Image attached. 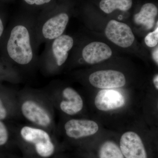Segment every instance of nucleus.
I'll list each match as a JSON object with an SVG mask.
<instances>
[{
    "label": "nucleus",
    "instance_id": "f3484780",
    "mask_svg": "<svg viewBox=\"0 0 158 158\" xmlns=\"http://www.w3.org/2000/svg\"><path fill=\"white\" fill-rule=\"evenodd\" d=\"M144 41L147 46L153 48L158 43V28L157 27L155 31L149 33L144 39Z\"/></svg>",
    "mask_w": 158,
    "mask_h": 158
},
{
    "label": "nucleus",
    "instance_id": "a211bd4d",
    "mask_svg": "<svg viewBox=\"0 0 158 158\" xmlns=\"http://www.w3.org/2000/svg\"><path fill=\"white\" fill-rule=\"evenodd\" d=\"M24 2L29 6H44L52 2V0H23Z\"/></svg>",
    "mask_w": 158,
    "mask_h": 158
},
{
    "label": "nucleus",
    "instance_id": "dca6fc26",
    "mask_svg": "<svg viewBox=\"0 0 158 158\" xmlns=\"http://www.w3.org/2000/svg\"><path fill=\"white\" fill-rule=\"evenodd\" d=\"M12 135H14L13 129H9L4 122L0 120V147L8 144Z\"/></svg>",
    "mask_w": 158,
    "mask_h": 158
},
{
    "label": "nucleus",
    "instance_id": "20e7f679",
    "mask_svg": "<svg viewBox=\"0 0 158 158\" xmlns=\"http://www.w3.org/2000/svg\"><path fill=\"white\" fill-rule=\"evenodd\" d=\"M15 139L31 147L40 158L51 157L56 151L54 134L47 130L27 124L18 125L13 128Z\"/></svg>",
    "mask_w": 158,
    "mask_h": 158
},
{
    "label": "nucleus",
    "instance_id": "1a4fd4ad",
    "mask_svg": "<svg viewBox=\"0 0 158 158\" xmlns=\"http://www.w3.org/2000/svg\"><path fill=\"white\" fill-rule=\"evenodd\" d=\"M120 148L125 158H147V153L140 136L127 131L120 138Z\"/></svg>",
    "mask_w": 158,
    "mask_h": 158
},
{
    "label": "nucleus",
    "instance_id": "6e6552de",
    "mask_svg": "<svg viewBox=\"0 0 158 158\" xmlns=\"http://www.w3.org/2000/svg\"><path fill=\"white\" fill-rule=\"evenodd\" d=\"M98 129L96 122L88 119L71 118L65 122L63 126L65 135L73 140L93 135Z\"/></svg>",
    "mask_w": 158,
    "mask_h": 158
},
{
    "label": "nucleus",
    "instance_id": "39448f33",
    "mask_svg": "<svg viewBox=\"0 0 158 158\" xmlns=\"http://www.w3.org/2000/svg\"><path fill=\"white\" fill-rule=\"evenodd\" d=\"M44 89L54 109L58 108L65 115L75 116L83 110V99L78 92L73 88L66 87L62 89H58L50 84Z\"/></svg>",
    "mask_w": 158,
    "mask_h": 158
},
{
    "label": "nucleus",
    "instance_id": "6ab92c4d",
    "mask_svg": "<svg viewBox=\"0 0 158 158\" xmlns=\"http://www.w3.org/2000/svg\"><path fill=\"white\" fill-rule=\"evenodd\" d=\"M5 33V23L4 21L0 17V42L2 39Z\"/></svg>",
    "mask_w": 158,
    "mask_h": 158
},
{
    "label": "nucleus",
    "instance_id": "9b49d317",
    "mask_svg": "<svg viewBox=\"0 0 158 158\" xmlns=\"http://www.w3.org/2000/svg\"><path fill=\"white\" fill-rule=\"evenodd\" d=\"M18 91L9 89L0 92V120L20 118L18 108Z\"/></svg>",
    "mask_w": 158,
    "mask_h": 158
},
{
    "label": "nucleus",
    "instance_id": "0eeeda50",
    "mask_svg": "<svg viewBox=\"0 0 158 158\" xmlns=\"http://www.w3.org/2000/svg\"><path fill=\"white\" fill-rule=\"evenodd\" d=\"M89 81L94 87L103 89L121 88L126 82L122 73L114 70L97 71L90 75Z\"/></svg>",
    "mask_w": 158,
    "mask_h": 158
},
{
    "label": "nucleus",
    "instance_id": "f03ea898",
    "mask_svg": "<svg viewBox=\"0 0 158 158\" xmlns=\"http://www.w3.org/2000/svg\"><path fill=\"white\" fill-rule=\"evenodd\" d=\"M17 101L20 118L54 134L55 109L44 89L23 88L18 91Z\"/></svg>",
    "mask_w": 158,
    "mask_h": 158
},
{
    "label": "nucleus",
    "instance_id": "2eb2a0df",
    "mask_svg": "<svg viewBox=\"0 0 158 158\" xmlns=\"http://www.w3.org/2000/svg\"><path fill=\"white\" fill-rule=\"evenodd\" d=\"M99 158H124L120 148L112 141H107L101 146Z\"/></svg>",
    "mask_w": 158,
    "mask_h": 158
},
{
    "label": "nucleus",
    "instance_id": "7ed1b4c3",
    "mask_svg": "<svg viewBox=\"0 0 158 158\" xmlns=\"http://www.w3.org/2000/svg\"><path fill=\"white\" fill-rule=\"evenodd\" d=\"M74 44L73 38L64 34L46 43L44 50L38 58V67L43 74L51 76L56 73L67 61Z\"/></svg>",
    "mask_w": 158,
    "mask_h": 158
},
{
    "label": "nucleus",
    "instance_id": "423d86ee",
    "mask_svg": "<svg viewBox=\"0 0 158 158\" xmlns=\"http://www.w3.org/2000/svg\"><path fill=\"white\" fill-rule=\"evenodd\" d=\"M105 34L110 41L124 48L129 47L135 41V35L129 26L116 20H111L108 23Z\"/></svg>",
    "mask_w": 158,
    "mask_h": 158
},
{
    "label": "nucleus",
    "instance_id": "ddd939ff",
    "mask_svg": "<svg viewBox=\"0 0 158 158\" xmlns=\"http://www.w3.org/2000/svg\"><path fill=\"white\" fill-rule=\"evenodd\" d=\"M157 7L153 3H147L141 7L138 13L134 16L135 23L138 25L144 26L148 29L152 28L157 15Z\"/></svg>",
    "mask_w": 158,
    "mask_h": 158
},
{
    "label": "nucleus",
    "instance_id": "aec40b11",
    "mask_svg": "<svg viewBox=\"0 0 158 158\" xmlns=\"http://www.w3.org/2000/svg\"><path fill=\"white\" fill-rule=\"evenodd\" d=\"M158 48H156V49L152 53V57L153 58L154 60H155L156 63L158 64Z\"/></svg>",
    "mask_w": 158,
    "mask_h": 158
},
{
    "label": "nucleus",
    "instance_id": "f257e3e1",
    "mask_svg": "<svg viewBox=\"0 0 158 158\" xmlns=\"http://www.w3.org/2000/svg\"><path fill=\"white\" fill-rule=\"evenodd\" d=\"M35 22L27 19L15 21L5 31L2 39L3 60L19 72L38 67Z\"/></svg>",
    "mask_w": 158,
    "mask_h": 158
},
{
    "label": "nucleus",
    "instance_id": "9d476101",
    "mask_svg": "<svg viewBox=\"0 0 158 158\" xmlns=\"http://www.w3.org/2000/svg\"><path fill=\"white\" fill-rule=\"evenodd\" d=\"M125 98L120 92L110 89L99 91L94 99V104L98 110L109 111L123 106Z\"/></svg>",
    "mask_w": 158,
    "mask_h": 158
},
{
    "label": "nucleus",
    "instance_id": "f8f14e48",
    "mask_svg": "<svg viewBox=\"0 0 158 158\" xmlns=\"http://www.w3.org/2000/svg\"><path fill=\"white\" fill-rule=\"evenodd\" d=\"M81 55L87 63L95 64L110 58L112 55V51L104 43L95 41L85 46L82 49Z\"/></svg>",
    "mask_w": 158,
    "mask_h": 158
},
{
    "label": "nucleus",
    "instance_id": "4468645a",
    "mask_svg": "<svg viewBox=\"0 0 158 158\" xmlns=\"http://www.w3.org/2000/svg\"><path fill=\"white\" fill-rule=\"evenodd\" d=\"M132 4V0H101L99 7L105 13L110 14L116 9L128 11L131 8Z\"/></svg>",
    "mask_w": 158,
    "mask_h": 158
},
{
    "label": "nucleus",
    "instance_id": "412c9836",
    "mask_svg": "<svg viewBox=\"0 0 158 158\" xmlns=\"http://www.w3.org/2000/svg\"><path fill=\"white\" fill-rule=\"evenodd\" d=\"M153 81L154 85L156 89L158 90V75H156L154 77L153 80Z\"/></svg>",
    "mask_w": 158,
    "mask_h": 158
}]
</instances>
